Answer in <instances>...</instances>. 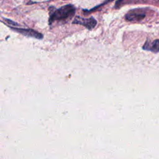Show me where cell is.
<instances>
[{"mask_svg":"<svg viewBox=\"0 0 159 159\" xmlns=\"http://www.w3.org/2000/svg\"><path fill=\"white\" fill-rule=\"evenodd\" d=\"M75 12V6H73L72 5H65L51 12V16H50L49 23H52L55 20L56 21L64 20L71 18L74 16Z\"/></svg>","mask_w":159,"mask_h":159,"instance_id":"cell-1","label":"cell"},{"mask_svg":"<svg viewBox=\"0 0 159 159\" xmlns=\"http://www.w3.org/2000/svg\"><path fill=\"white\" fill-rule=\"evenodd\" d=\"M74 24H79L82 26H85V28L89 30H92L96 26L97 21L95 18L93 17H90V18H82V17L77 16L72 21Z\"/></svg>","mask_w":159,"mask_h":159,"instance_id":"cell-2","label":"cell"},{"mask_svg":"<svg viewBox=\"0 0 159 159\" xmlns=\"http://www.w3.org/2000/svg\"><path fill=\"white\" fill-rule=\"evenodd\" d=\"M145 17V12L142 9H137L130 10L125 16V18L127 21L136 22L141 21Z\"/></svg>","mask_w":159,"mask_h":159,"instance_id":"cell-3","label":"cell"},{"mask_svg":"<svg viewBox=\"0 0 159 159\" xmlns=\"http://www.w3.org/2000/svg\"><path fill=\"white\" fill-rule=\"evenodd\" d=\"M11 29L12 30L16 31V32L19 33V34H22L23 36H26V37H33V38L36 39H43V34H41L40 33L37 32V31L31 29H26V28H21V27H12Z\"/></svg>","mask_w":159,"mask_h":159,"instance_id":"cell-4","label":"cell"},{"mask_svg":"<svg viewBox=\"0 0 159 159\" xmlns=\"http://www.w3.org/2000/svg\"><path fill=\"white\" fill-rule=\"evenodd\" d=\"M143 49L146 51H150L154 53L159 52V39L154 40L153 42L147 41L143 46Z\"/></svg>","mask_w":159,"mask_h":159,"instance_id":"cell-5","label":"cell"}]
</instances>
